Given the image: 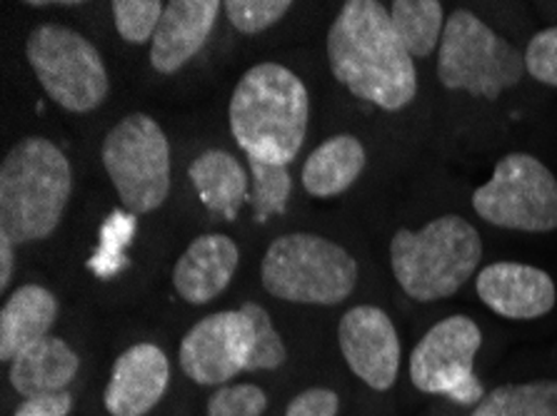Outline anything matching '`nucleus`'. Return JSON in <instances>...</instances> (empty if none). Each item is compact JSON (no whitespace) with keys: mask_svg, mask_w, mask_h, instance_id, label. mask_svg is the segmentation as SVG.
<instances>
[{"mask_svg":"<svg viewBox=\"0 0 557 416\" xmlns=\"http://www.w3.org/2000/svg\"><path fill=\"white\" fill-rule=\"evenodd\" d=\"M327 63L350 96L385 113L416 103L420 78L393 28L391 8L377 0H348L327 30Z\"/></svg>","mask_w":557,"mask_h":416,"instance_id":"f257e3e1","label":"nucleus"},{"mask_svg":"<svg viewBox=\"0 0 557 416\" xmlns=\"http://www.w3.org/2000/svg\"><path fill=\"white\" fill-rule=\"evenodd\" d=\"M227 121L238 148L252 160L290 165L306 146L310 96L281 63H260L235 85Z\"/></svg>","mask_w":557,"mask_h":416,"instance_id":"f03ea898","label":"nucleus"},{"mask_svg":"<svg viewBox=\"0 0 557 416\" xmlns=\"http://www.w3.org/2000/svg\"><path fill=\"white\" fill-rule=\"evenodd\" d=\"M71 194V160L55 142L40 135L15 142L0 163V232L13 244L48 240Z\"/></svg>","mask_w":557,"mask_h":416,"instance_id":"7ed1b4c3","label":"nucleus"},{"mask_svg":"<svg viewBox=\"0 0 557 416\" xmlns=\"http://www.w3.org/2000/svg\"><path fill=\"white\" fill-rule=\"evenodd\" d=\"M483 265L478 227L447 212L420 229L400 227L391 240V269L412 302H443L458 294Z\"/></svg>","mask_w":557,"mask_h":416,"instance_id":"20e7f679","label":"nucleus"},{"mask_svg":"<svg viewBox=\"0 0 557 416\" xmlns=\"http://www.w3.org/2000/svg\"><path fill=\"white\" fill-rule=\"evenodd\" d=\"M435 71L447 92L483 103H497L528 75L522 50L468 8L447 15Z\"/></svg>","mask_w":557,"mask_h":416,"instance_id":"39448f33","label":"nucleus"},{"mask_svg":"<svg viewBox=\"0 0 557 416\" xmlns=\"http://www.w3.org/2000/svg\"><path fill=\"white\" fill-rule=\"evenodd\" d=\"M358 277V262L348 250L312 232L275 237L260 265L268 294L312 307L343 304L356 292Z\"/></svg>","mask_w":557,"mask_h":416,"instance_id":"423d86ee","label":"nucleus"},{"mask_svg":"<svg viewBox=\"0 0 557 416\" xmlns=\"http://www.w3.org/2000/svg\"><path fill=\"white\" fill-rule=\"evenodd\" d=\"M25 58L40 88L58 108L83 115L103 105L111 90L98 48L75 28L40 23L25 42Z\"/></svg>","mask_w":557,"mask_h":416,"instance_id":"0eeeda50","label":"nucleus"},{"mask_svg":"<svg viewBox=\"0 0 557 416\" xmlns=\"http://www.w3.org/2000/svg\"><path fill=\"white\" fill-rule=\"evenodd\" d=\"M100 157L131 215H150L163 207L171 194V142L153 117L125 115L106 135Z\"/></svg>","mask_w":557,"mask_h":416,"instance_id":"6e6552de","label":"nucleus"},{"mask_svg":"<svg viewBox=\"0 0 557 416\" xmlns=\"http://www.w3.org/2000/svg\"><path fill=\"white\" fill-rule=\"evenodd\" d=\"M470 202L475 215L493 227L528 235L557 229V177L530 152H508L497 160Z\"/></svg>","mask_w":557,"mask_h":416,"instance_id":"1a4fd4ad","label":"nucleus"},{"mask_svg":"<svg viewBox=\"0 0 557 416\" xmlns=\"http://www.w3.org/2000/svg\"><path fill=\"white\" fill-rule=\"evenodd\" d=\"M480 346L483 329L468 314H450L435 322L410 352L408 375L412 387L472 409L487 394L475 371Z\"/></svg>","mask_w":557,"mask_h":416,"instance_id":"9d476101","label":"nucleus"},{"mask_svg":"<svg viewBox=\"0 0 557 416\" xmlns=\"http://www.w3.org/2000/svg\"><path fill=\"white\" fill-rule=\"evenodd\" d=\"M178 360L183 375L200 387H225L240 371H256V302L196 322Z\"/></svg>","mask_w":557,"mask_h":416,"instance_id":"9b49d317","label":"nucleus"},{"mask_svg":"<svg viewBox=\"0 0 557 416\" xmlns=\"http://www.w3.org/2000/svg\"><path fill=\"white\" fill-rule=\"evenodd\" d=\"M337 344L348 369L375 392H387L400 375L403 344L391 314L375 304H358L337 322Z\"/></svg>","mask_w":557,"mask_h":416,"instance_id":"f8f14e48","label":"nucleus"},{"mask_svg":"<svg viewBox=\"0 0 557 416\" xmlns=\"http://www.w3.org/2000/svg\"><path fill=\"white\" fill-rule=\"evenodd\" d=\"M475 294L497 317L533 322L557 307V285L550 272L525 262H493L475 275Z\"/></svg>","mask_w":557,"mask_h":416,"instance_id":"ddd939ff","label":"nucleus"},{"mask_svg":"<svg viewBox=\"0 0 557 416\" xmlns=\"http://www.w3.org/2000/svg\"><path fill=\"white\" fill-rule=\"evenodd\" d=\"M171 362L156 344H135L117 356L103 392L111 416H146L165 396Z\"/></svg>","mask_w":557,"mask_h":416,"instance_id":"4468645a","label":"nucleus"},{"mask_svg":"<svg viewBox=\"0 0 557 416\" xmlns=\"http://www.w3.org/2000/svg\"><path fill=\"white\" fill-rule=\"evenodd\" d=\"M223 3L218 0H173L165 5L163 18L150 40V65L160 75L183 71L213 33Z\"/></svg>","mask_w":557,"mask_h":416,"instance_id":"2eb2a0df","label":"nucleus"},{"mask_svg":"<svg viewBox=\"0 0 557 416\" xmlns=\"http://www.w3.org/2000/svg\"><path fill=\"white\" fill-rule=\"evenodd\" d=\"M240 265V248L233 237L208 232L193 240L173 269V287L188 304H208L231 287Z\"/></svg>","mask_w":557,"mask_h":416,"instance_id":"dca6fc26","label":"nucleus"},{"mask_svg":"<svg viewBox=\"0 0 557 416\" xmlns=\"http://www.w3.org/2000/svg\"><path fill=\"white\" fill-rule=\"evenodd\" d=\"M61 304L48 287L23 285L0 310V360L13 362L23 350L50 337Z\"/></svg>","mask_w":557,"mask_h":416,"instance_id":"f3484780","label":"nucleus"},{"mask_svg":"<svg viewBox=\"0 0 557 416\" xmlns=\"http://www.w3.org/2000/svg\"><path fill=\"white\" fill-rule=\"evenodd\" d=\"M81 360L71 344L61 337H46L30 344L11 362V387L23 399L65 392L78 375Z\"/></svg>","mask_w":557,"mask_h":416,"instance_id":"a211bd4d","label":"nucleus"},{"mask_svg":"<svg viewBox=\"0 0 557 416\" xmlns=\"http://www.w3.org/2000/svg\"><path fill=\"white\" fill-rule=\"evenodd\" d=\"M366 165L368 152L356 135H333L320 142L302 165V188L312 198H337L360 180Z\"/></svg>","mask_w":557,"mask_h":416,"instance_id":"6ab92c4d","label":"nucleus"},{"mask_svg":"<svg viewBox=\"0 0 557 416\" xmlns=\"http://www.w3.org/2000/svg\"><path fill=\"white\" fill-rule=\"evenodd\" d=\"M188 177L198 198L210 212L225 219H235L248 200L250 177L246 165L233 152L210 148L193 160Z\"/></svg>","mask_w":557,"mask_h":416,"instance_id":"aec40b11","label":"nucleus"},{"mask_svg":"<svg viewBox=\"0 0 557 416\" xmlns=\"http://www.w3.org/2000/svg\"><path fill=\"white\" fill-rule=\"evenodd\" d=\"M391 21L405 50L416 58L437 55L445 33V5L437 0H395Z\"/></svg>","mask_w":557,"mask_h":416,"instance_id":"412c9836","label":"nucleus"},{"mask_svg":"<svg viewBox=\"0 0 557 416\" xmlns=\"http://www.w3.org/2000/svg\"><path fill=\"white\" fill-rule=\"evenodd\" d=\"M468 416H557V379L495 387L472 406Z\"/></svg>","mask_w":557,"mask_h":416,"instance_id":"4be33fe9","label":"nucleus"},{"mask_svg":"<svg viewBox=\"0 0 557 416\" xmlns=\"http://www.w3.org/2000/svg\"><path fill=\"white\" fill-rule=\"evenodd\" d=\"M248 167H250V200H252V210H256V217L260 223L265 219L283 215L285 207H288L290 200V173L288 165H273V163H263V160H252L248 157Z\"/></svg>","mask_w":557,"mask_h":416,"instance_id":"5701e85b","label":"nucleus"},{"mask_svg":"<svg viewBox=\"0 0 557 416\" xmlns=\"http://www.w3.org/2000/svg\"><path fill=\"white\" fill-rule=\"evenodd\" d=\"M135 237V215L128 210L113 212L103 225V232H100V250L96 257L88 262V267L96 272L98 277H113L121 272L128 260H125V248H128L131 240Z\"/></svg>","mask_w":557,"mask_h":416,"instance_id":"b1692460","label":"nucleus"},{"mask_svg":"<svg viewBox=\"0 0 557 416\" xmlns=\"http://www.w3.org/2000/svg\"><path fill=\"white\" fill-rule=\"evenodd\" d=\"M113 21L125 42L143 46V42L153 40L158 23L163 18L165 5L160 0H115Z\"/></svg>","mask_w":557,"mask_h":416,"instance_id":"393cba45","label":"nucleus"},{"mask_svg":"<svg viewBox=\"0 0 557 416\" xmlns=\"http://www.w3.org/2000/svg\"><path fill=\"white\" fill-rule=\"evenodd\" d=\"M293 8L290 0H227L223 11L235 30L246 36L265 33L270 25L283 21Z\"/></svg>","mask_w":557,"mask_h":416,"instance_id":"a878e982","label":"nucleus"},{"mask_svg":"<svg viewBox=\"0 0 557 416\" xmlns=\"http://www.w3.org/2000/svg\"><path fill=\"white\" fill-rule=\"evenodd\" d=\"M268 396L256 385L218 387L208 399V416H263Z\"/></svg>","mask_w":557,"mask_h":416,"instance_id":"bb28decb","label":"nucleus"},{"mask_svg":"<svg viewBox=\"0 0 557 416\" xmlns=\"http://www.w3.org/2000/svg\"><path fill=\"white\" fill-rule=\"evenodd\" d=\"M522 58L530 78L557 90V25L537 30L522 48Z\"/></svg>","mask_w":557,"mask_h":416,"instance_id":"cd10ccee","label":"nucleus"},{"mask_svg":"<svg viewBox=\"0 0 557 416\" xmlns=\"http://www.w3.org/2000/svg\"><path fill=\"white\" fill-rule=\"evenodd\" d=\"M337 412H341V396L333 389L312 387L293 399L285 416H337Z\"/></svg>","mask_w":557,"mask_h":416,"instance_id":"c85d7f7f","label":"nucleus"},{"mask_svg":"<svg viewBox=\"0 0 557 416\" xmlns=\"http://www.w3.org/2000/svg\"><path fill=\"white\" fill-rule=\"evenodd\" d=\"M71 412H73V394L65 389V392L23 399V404L15 409L13 416H67Z\"/></svg>","mask_w":557,"mask_h":416,"instance_id":"c756f323","label":"nucleus"},{"mask_svg":"<svg viewBox=\"0 0 557 416\" xmlns=\"http://www.w3.org/2000/svg\"><path fill=\"white\" fill-rule=\"evenodd\" d=\"M15 272V244L11 242V237H5L0 232V292H5L11 287Z\"/></svg>","mask_w":557,"mask_h":416,"instance_id":"7c9ffc66","label":"nucleus"}]
</instances>
